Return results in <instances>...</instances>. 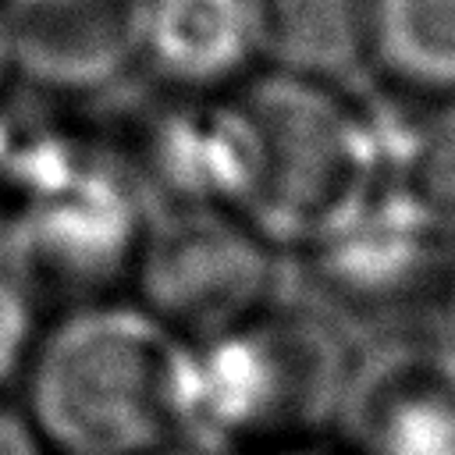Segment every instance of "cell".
I'll list each match as a JSON object with an SVG mask.
<instances>
[{
	"instance_id": "cell-15",
	"label": "cell",
	"mask_w": 455,
	"mask_h": 455,
	"mask_svg": "<svg viewBox=\"0 0 455 455\" xmlns=\"http://www.w3.org/2000/svg\"><path fill=\"white\" fill-rule=\"evenodd\" d=\"M156 455H220V451H213V448H206V444H199V441H192V437H178L174 444H167V448L156 451Z\"/></svg>"
},
{
	"instance_id": "cell-14",
	"label": "cell",
	"mask_w": 455,
	"mask_h": 455,
	"mask_svg": "<svg viewBox=\"0 0 455 455\" xmlns=\"http://www.w3.org/2000/svg\"><path fill=\"white\" fill-rule=\"evenodd\" d=\"M341 444V441H338ZM259 455H348L345 448H334L323 434L320 437H306V441H291V444H277V448H267Z\"/></svg>"
},
{
	"instance_id": "cell-3",
	"label": "cell",
	"mask_w": 455,
	"mask_h": 455,
	"mask_svg": "<svg viewBox=\"0 0 455 455\" xmlns=\"http://www.w3.org/2000/svg\"><path fill=\"white\" fill-rule=\"evenodd\" d=\"M149 196L100 139L32 128L0 164V256L50 313L128 295Z\"/></svg>"
},
{
	"instance_id": "cell-9",
	"label": "cell",
	"mask_w": 455,
	"mask_h": 455,
	"mask_svg": "<svg viewBox=\"0 0 455 455\" xmlns=\"http://www.w3.org/2000/svg\"><path fill=\"white\" fill-rule=\"evenodd\" d=\"M256 68L348 85L366 64V0H249Z\"/></svg>"
},
{
	"instance_id": "cell-2",
	"label": "cell",
	"mask_w": 455,
	"mask_h": 455,
	"mask_svg": "<svg viewBox=\"0 0 455 455\" xmlns=\"http://www.w3.org/2000/svg\"><path fill=\"white\" fill-rule=\"evenodd\" d=\"M231 96L249 139L238 217L281 252H309L384 196L387 128L348 85L256 68Z\"/></svg>"
},
{
	"instance_id": "cell-4",
	"label": "cell",
	"mask_w": 455,
	"mask_h": 455,
	"mask_svg": "<svg viewBox=\"0 0 455 455\" xmlns=\"http://www.w3.org/2000/svg\"><path fill=\"white\" fill-rule=\"evenodd\" d=\"M348 363L341 338L281 299L242 327L192 345V441L220 455H259L320 437L341 412Z\"/></svg>"
},
{
	"instance_id": "cell-12",
	"label": "cell",
	"mask_w": 455,
	"mask_h": 455,
	"mask_svg": "<svg viewBox=\"0 0 455 455\" xmlns=\"http://www.w3.org/2000/svg\"><path fill=\"white\" fill-rule=\"evenodd\" d=\"M39 323L43 309L36 306L21 277L11 270V263L0 256V398H11L39 334Z\"/></svg>"
},
{
	"instance_id": "cell-8",
	"label": "cell",
	"mask_w": 455,
	"mask_h": 455,
	"mask_svg": "<svg viewBox=\"0 0 455 455\" xmlns=\"http://www.w3.org/2000/svg\"><path fill=\"white\" fill-rule=\"evenodd\" d=\"M348 455H455V384L444 370L387 366L341 398Z\"/></svg>"
},
{
	"instance_id": "cell-1",
	"label": "cell",
	"mask_w": 455,
	"mask_h": 455,
	"mask_svg": "<svg viewBox=\"0 0 455 455\" xmlns=\"http://www.w3.org/2000/svg\"><path fill=\"white\" fill-rule=\"evenodd\" d=\"M11 402L46 455H156L188 434L192 345L128 295L57 309Z\"/></svg>"
},
{
	"instance_id": "cell-13",
	"label": "cell",
	"mask_w": 455,
	"mask_h": 455,
	"mask_svg": "<svg viewBox=\"0 0 455 455\" xmlns=\"http://www.w3.org/2000/svg\"><path fill=\"white\" fill-rule=\"evenodd\" d=\"M0 455H46L11 398H0Z\"/></svg>"
},
{
	"instance_id": "cell-7",
	"label": "cell",
	"mask_w": 455,
	"mask_h": 455,
	"mask_svg": "<svg viewBox=\"0 0 455 455\" xmlns=\"http://www.w3.org/2000/svg\"><path fill=\"white\" fill-rule=\"evenodd\" d=\"M256 71L249 0H146L142 75L174 92H228Z\"/></svg>"
},
{
	"instance_id": "cell-10",
	"label": "cell",
	"mask_w": 455,
	"mask_h": 455,
	"mask_svg": "<svg viewBox=\"0 0 455 455\" xmlns=\"http://www.w3.org/2000/svg\"><path fill=\"white\" fill-rule=\"evenodd\" d=\"M366 64L412 103L455 100V0H366Z\"/></svg>"
},
{
	"instance_id": "cell-11",
	"label": "cell",
	"mask_w": 455,
	"mask_h": 455,
	"mask_svg": "<svg viewBox=\"0 0 455 455\" xmlns=\"http://www.w3.org/2000/svg\"><path fill=\"white\" fill-rule=\"evenodd\" d=\"M391 142V188L441 242L455 245V100L419 103Z\"/></svg>"
},
{
	"instance_id": "cell-6",
	"label": "cell",
	"mask_w": 455,
	"mask_h": 455,
	"mask_svg": "<svg viewBox=\"0 0 455 455\" xmlns=\"http://www.w3.org/2000/svg\"><path fill=\"white\" fill-rule=\"evenodd\" d=\"M146 0H4L11 78L60 103H107L142 75Z\"/></svg>"
},
{
	"instance_id": "cell-5",
	"label": "cell",
	"mask_w": 455,
	"mask_h": 455,
	"mask_svg": "<svg viewBox=\"0 0 455 455\" xmlns=\"http://www.w3.org/2000/svg\"><path fill=\"white\" fill-rule=\"evenodd\" d=\"M281 291V249L224 206L149 203L128 299L188 345H206Z\"/></svg>"
}]
</instances>
